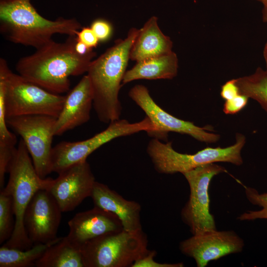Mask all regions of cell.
I'll return each mask as SVG.
<instances>
[{
  "mask_svg": "<svg viewBox=\"0 0 267 267\" xmlns=\"http://www.w3.org/2000/svg\"><path fill=\"white\" fill-rule=\"evenodd\" d=\"M7 173L8 182L2 189L12 198L15 224L11 237L3 245L9 248L28 249L33 244L28 237L24 225L26 209L35 194L40 189H48L53 179L42 178L38 175L22 139L18 143Z\"/></svg>",
  "mask_w": 267,
  "mask_h": 267,
  "instance_id": "cell-4",
  "label": "cell"
},
{
  "mask_svg": "<svg viewBox=\"0 0 267 267\" xmlns=\"http://www.w3.org/2000/svg\"><path fill=\"white\" fill-rule=\"evenodd\" d=\"M245 192L248 200L253 205L261 207V209L247 211L237 219L241 221L267 220V192L260 193L254 188L247 186L245 187Z\"/></svg>",
  "mask_w": 267,
  "mask_h": 267,
  "instance_id": "cell-25",
  "label": "cell"
},
{
  "mask_svg": "<svg viewBox=\"0 0 267 267\" xmlns=\"http://www.w3.org/2000/svg\"><path fill=\"white\" fill-rule=\"evenodd\" d=\"M244 240L233 230H205L182 241L181 252L193 258L197 267H206L209 262L231 254L240 253Z\"/></svg>",
  "mask_w": 267,
  "mask_h": 267,
  "instance_id": "cell-12",
  "label": "cell"
},
{
  "mask_svg": "<svg viewBox=\"0 0 267 267\" xmlns=\"http://www.w3.org/2000/svg\"><path fill=\"white\" fill-rule=\"evenodd\" d=\"M61 211L55 199L46 189L38 190L29 204L24 222L33 245L45 243L57 238Z\"/></svg>",
  "mask_w": 267,
  "mask_h": 267,
  "instance_id": "cell-13",
  "label": "cell"
},
{
  "mask_svg": "<svg viewBox=\"0 0 267 267\" xmlns=\"http://www.w3.org/2000/svg\"><path fill=\"white\" fill-rule=\"evenodd\" d=\"M56 118L28 115L6 119L8 127L24 141L38 175L44 178L52 171V142Z\"/></svg>",
  "mask_w": 267,
  "mask_h": 267,
  "instance_id": "cell-10",
  "label": "cell"
},
{
  "mask_svg": "<svg viewBox=\"0 0 267 267\" xmlns=\"http://www.w3.org/2000/svg\"><path fill=\"white\" fill-rule=\"evenodd\" d=\"M90 197L95 207L115 215L123 229L128 231L142 229L141 205L134 201L128 200L107 185L95 181Z\"/></svg>",
  "mask_w": 267,
  "mask_h": 267,
  "instance_id": "cell-17",
  "label": "cell"
},
{
  "mask_svg": "<svg viewBox=\"0 0 267 267\" xmlns=\"http://www.w3.org/2000/svg\"><path fill=\"white\" fill-rule=\"evenodd\" d=\"M264 57L266 65V69H267V42L266 43L263 51Z\"/></svg>",
  "mask_w": 267,
  "mask_h": 267,
  "instance_id": "cell-33",
  "label": "cell"
},
{
  "mask_svg": "<svg viewBox=\"0 0 267 267\" xmlns=\"http://www.w3.org/2000/svg\"><path fill=\"white\" fill-rule=\"evenodd\" d=\"M178 71V58L173 51L161 56L136 62L131 69L126 71L122 85L140 80L172 79Z\"/></svg>",
  "mask_w": 267,
  "mask_h": 267,
  "instance_id": "cell-19",
  "label": "cell"
},
{
  "mask_svg": "<svg viewBox=\"0 0 267 267\" xmlns=\"http://www.w3.org/2000/svg\"><path fill=\"white\" fill-rule=\"evenodd\" d=\"M82 28L74 18L48 20L41 15L30 0H0V31L8 41L37 49L56 34L76 36Z\"/></svg>",
  "mask_w": 267,
  "mask_h": 267,
  "instance_id": "cell-3",
  "label": "cell"
},
{
  "mask_svg": "<svg viewBox=\"0 0 267 267\" xmlns=\"http://www.w3.org/2000/svg\"><path fill=\"white\" fill-rule=\"evenodd\" d=\"M147 246V237L142 229H123L93 239L81 250L84 267H131L148 253Z\"/></svg>",
  "mask_w": 267,
  "mask_h": 267,
  "instance_id": "cell-7",
  "label": "cell"
},
{
  "mask_svg": "<svg viewBox=\"0 0 267 267\" xmlns=\"http://www.w3.org/2000/svg\"><path fill=\"white\" fill-rule=\"evenodd\" d=\"M93 99L91 83L86 75L65 95L62 110L56 118L54 135H62L87 123L90 118Z\"/></svg>",
  "mask_w": 267,
  "mask_h": 267,
  "instance_id": "cell-16",
  "label": "cell"
},
{
  "mask_svg": "<svg viewBox=\"0 0 267 267\" xmlns=\"http://www.w3.org/2000/svg\"><path fill=\"white\" fill-rule=\"evenodd\" d=\"M257 0L262 2L263 4V5L267 2V0Z\"/></svg>",
  "mask_w": 267,
  "mask_h": 267,
  "instance_id": "cell-34",
  "label": "cell"
},
{
  "mask_svg": "<svg viewBox=\"0 0 267 267\" xmlns=\"http://www.w3.org/2000/svg\"><path fill=\"white\" fill-rule=\"evenodd\" d=\"M155 130V127L146 116L135 123L120 119L109 123L106 129L86 140L61 141L52 148V171L58 174L74 165L87 161L93 152L116 138L142 131L146 132L150 135Z\"/></svg>",
  "mask_w": 267,
  "mask_h": 267,
  "instance_id": "cell-8",
  "label": "cell"
},
{
  "mask_svg": "<svg viewBox=\"0 0 267 267\" xmlns=\"http://www.w3.org/2000/svg\"><path fill=\"white\" fill-rule=\"evenodd\" d=\"M139 30L132 28L125 39L116 40L114 45L92 61L87 72L93 91V107L103 123L120 119L122 108L119 91Z\"/></svg>",
  "mask_w": 267,
  "mask_h": 267,
  "instance_id": "cell-2",
  "label": "cell"
},
{
  "mask_svg": "<svg viewBox=\"0 0 267 267\" xmlns=\"http://www.w3.org/2000/svg\"><path fill=\"white\" fill-rule=\"evenodd\" d=\"M11 196L2 189L0 192V243L7 241L14 227L15 220Z\"/></svg>",
  "mask_w": 267,
  "mask_h": 267,
  "instance_id": "cell-24",
  "label": "cell"
},
{
  "mask_svg": "<svg viewBox=\"0 0 267 267\" xmlns=\"http://www.w3.org/2000/svg\"><path fill=\"white\" fill-rule=\"evenodd\" d=\"M157 252L155 250H149L143 257L135 261L131 267H182V263H159L154 260Z\"/></svg>",
  "mask_w": 267,
  "mask_h": 267,
  "instance_id": "cell-27",
  "label": "cell"
},
{
  "mask_svg": "<svg viewBox=\"0 0 267 267\" xmlns=\"http://www.w3.org/2000/svg\"><path fill=\"white\" fill-rule=\"evenodd\" d=\"M239 94L240 92L236 79L227 81L221 87L220 95L225 101L232 99Z\"/></svg>",
  "mask_w": 267,
  "mask_h": 267,
  "instance_id": "cell-30",
  "label": "cell"
},
{
  "mask_svg": "<svg viewBox=\"0 0 267 267\" xmlns=\"http://www.w3.org/2000/svg\"><path fill=\"white\" fill-rule=\"evenodd\" d=\"M173 42L160 29L157 18L151 17L139 30L132 45L130 59L136 62L169 53Z\"/></svg>",
  "mask_w": 267,
  "mask_h": 267,
  "instance_id": "cell-18",
  "label": "cell"
},
{
  "mask_svg": "<svg viewBox=\"0 0 267 267\" xmlns=\"http://www.w3.org/2000/svg\"><path fill=\"white\" fill-rule=\"evenodd\" d=\"M68 224L69 231L66 237L72 244L80 249L98 237L124 229L115 215L95 206L77 213Z\"/></svg>",
  "mask_w": 267,
  "mask_h": 267,
  "instance_id": "cell-15",
  "label": "cell"
},
{
  "mask_svg": "<svg viewBox=\"0 0 267 267\" xmlns=\"http://www.w3.org/2000/svg\"><path fill=\"white\" fill-rule=\"evenodd\" d=\"M3 101L0 100V186L4 183L5 174L12 161L17 147L16 135L8 129Z\"/></svg>",
  "mask_w": 267,
  "mask_h": 267,
  "instance_id": "cell-23",
  "label": "cell"
},
{
  "mask_svg": "<svg viewBox=\"0 0 267 267\" xmlns=\"http://www.w3.org/2000/svg\"><path fill=\"white\" fill-rule=\"evenodd\" d=\"M76 36H69L63 43L52 40L36 49L33 54L21 57L16 64L18 74L52 93L68 92L69 77L87 73L96 56L92 50L85 55L77 53Z\"/></svg>",
  "mask_w": 267,
  "mask_h": 267,
  "instance_id": "cell-1",
  "label": "cell"
},
{
  "mask_svg": "<svg viewBox=\"0 0 267 267\" xmlns=\"http://www.w3.org/2000/svg\"><path fill=\"white\" fill-rule=\"evenodd\" d=\"M263 19L264 22L267 23V2L264 4Z\"/></svg>",
  "mask_w": 267,
  "mask_h": 267,
  "instance_id": "cell-32",
  "label": "cell"
},
{
  "mask_svg": "<svg viewBox=\"0 0 267 267\" xmlns=\"http://www.w3.org/2000/svg\"><path fill=\"white\" fill-rule=\"evenodd\" d=\"M37 267H84L81 249L66 236L50 246L36 262Z\"/></svg>",
  "mask_w": 267,
  "mask_h": 267,
  "instance_id": "cell-20",
  "label": "cell"
},
{
  "mask_svg": "<svg viewBox=\"0 0 267 267\" xmlns=\"http://www.w3.org/2000/svg\"><path fill=\"white\" fill-rule=\"evenodd\" d=\"M129 97L145 113L155 128L152 138L166 140L169 132L189 135L195 139L207 143L216 142L219 134L207 132L209 128L200 127L190 121L176 117L160 107L151 96L148 89L136 85L129 92Z\"/></svg>",
  "mask_w": 267,
  "mask_h": 267,
  "instance_id": "cell-11",
  "label": "cell"
},
{
  "mask_svg": "<svg viewBox=\"0 0 267 267\" xmlns=\"http://www.w3.org/2000/svg\"><path fill=\"white\" fill-rule=\"evenodd\" d=\"M90 27L94 33L99 42H107L112 35V25L105 19H96L92 21Z\"/></svg>",
  "mask_w": 267,
  "mask_h": 267,
  "instance_id": "cell-26",
  "label": "cell"
},
{
  "mask_svg": "<svg viewBox=\"0 0 267 267\" xmlns=\"http://www.w3.org/2000/svg\"><path fill=\"white\" fill-rule=\"evenodd\" d=\"M62 237H57L47 243L33 245L26 250L9 248L3 245L0 248V267H35L36 262L44 252Z\"/></svg>",
  "mask_w": 267,
  "mask_h": 267,
  "instance_id": "cell-21",
  "label": "cell"
},
{
  "mask_svg": "<svg viewBox=\"0 0 267 267\" xmlns=\"http://www.w3.org/2000/svg\"><path fill=\"white\" fill-rule=\"evenodd\" d=\"M75 49L77 53L81 55H85L93 50V49L89 48L84 43L78 40L75 45Z\"/></svg>",
  "mask_w": 267,
  "mask_h": 267,
  "instance_id": "cell-31",
  "label": "cell"
},
{
  "mask_svg": "<svg viewBox=\"0 0 267 267\" xmlns=\"http://www.w3.org/2000/svg\"><path fill=\"white\" fill-rule=\"evenodd\" d=\"M249 98L239 94L232 99L226 100L223 104V111L226 114H235L240 111L247 105Z\"/></svg>",
  "mask_w": 267,
  "mask_h": 267,
  "instance_id": "cell-28",
  "label": "cell"
},
{
  "mask_svg": "<svg viewBox=\"0 0 267 267\" xmlns=\"http://www.w3.org/2000/svg\"><path fill=\"white\" fill-rule=\"evenodd\" d=\"M236 80L240 93L257 101L267 113V69L258 67L253 74Z\"/></svg>",
  "mask_w": 267,
  "mask_h": 267,
  "instance_id": "cell-22",
  "label": "cell"
},
{
  "mask_svg": "<svg viewBox=\"0 0 267 267\" xmlns=\"http://www.w3.org/2000/svg\"><path fill=\"white\" fill-rule=\"evenodd\" d=\"M226 172L223 167L211 163L182 174L189 184L190 194L180 216L192 234L217 229L214 217L210 211L209 186L215 176Z\"/></svg>",
  "mask_w": 267,
  "mask_h": 267,
  "instance_id": "cell-9",
  "label": "cell"
},
{
  "mask_svg": "<svg viewBox=\"0 0 267 267\" xmlns=\"http://www.w3.org/2000/svg\"><path fill=\"white\" fill-rule=\"evenodd\" d=\"M245 142L244 135L236 134V142L230 146L208 147L194 154H184L176 151L172 147V142L164 143L159 139L153 138L148 142L146 152L158 173L183 174L198 167L216 162L242 165L241 151Z\"/></svg>",
  "mask_w": 267,
  "mask_h": 267,
  "instance_id": "cell-6",
  "label": "cell"
},
{
  "mask_svg": "<svg viewBox=\"0 0 267 267\" xmlns=\"http://www.w3.org/2000/svg\"><path fill=\"white\" fill-rule=\"evenodd\" d=\"M65 95L52 93L13 73L7 61L0 58V98L3 100L6 118L28 115L57 118Z\"/></svg>",
  "mask_w": 267,
  "mask_h": 267,
  "instance_id": "cell-5",
  "label": "cell"
},
{
  "mask_svg": "<svg viewBox=\"0 0 267 267\" xmlns=\"http://www.w3.org/2000/svg\"><path fill=\"white\" fill-rule=\"evenodd\" d=\"M76 37L78 41L83 42L91 49L96 47L99 42L90 27H82L77 33Z\"/></svg>",
  "mask_w": 267,
  "mask_h": 267,
  "instance_id": "cell-29",
  "label": "cell"
},
{
  "mask_svg": "<svg viewBox=\"0 0 267 267\" xmlns=\"http://www.w3.org/2000/svg\"><path fill=\"white\" fill-rule=\"evenodd\" d=\"M87 161L74 165L60 173L47 189L62 212L74 210L84 199L90 197L95 182Z\"/></svg>",
  "mask_w": 267,
  "mask_h": 267,
  "instance_id": "cell-14",
  "label": "cell"
}]
</instances>
